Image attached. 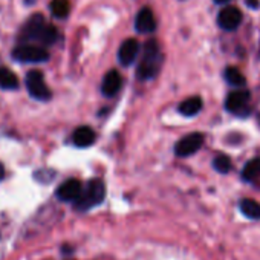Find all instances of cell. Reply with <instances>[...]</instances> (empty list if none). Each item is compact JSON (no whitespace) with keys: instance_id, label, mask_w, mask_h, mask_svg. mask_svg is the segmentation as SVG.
<instances>
[{"instance_id":"30bf717a","label":"cell","mask_w":260,"mask_h":260,"mask_svg":"<svg viewBox=\"0 0 260 260\" xmlns=\"http://www.w3.org/2000/svg\"><path fill=\"white\" fill-rule=\"evenodd\" d=\"M140 52V43L135 39H127L121 43L118 51V58L122 66H130L138 57Z\"/></svg>"},{"instance_id":"ba28073f","label":"cell","mask_w":260,"mask_h":260,"mask_svg":"<svg viewBox=\"0 0 260 260\" xmlns=\"http://www.w3.org/2000/svg\"><path fill=\"white\" fill-rule=\"evenodd\" d=\"M242 11L236 7H226L223 8L217 16V23L225 31H234L242 23Z\"/></svg>"},{"instance_id":"5bb4252c","label":"cell","mask_w":260,"mask_h":260,"mask_svg":"<svg viewBox=\"0 0 260 260\" xmlns=\"http://www.w3.org/2000/svg\"><path fill=\"white\" fill-rule=\"evenodd\" d=\"M201 109H202L201 96H190L179 104V112L184 116H194L201 112Z\"/></svg>"},{"instance_id":"277c9868","label":"cell","mask_w":260,"mask_h":260,"mask_svg":"<svg viewBox=\"0 0 260 260\" xmlns=\"http://www.w3.org/2000/svg\"><path fill=\"white\" fill-rule=\"evenodd\" d=\"M13 58L20 63H43L49 60V52L39 45H17L13 49Z\"/></svg>"},{"instance_id":"52a82bcc","label":"cell","mask_w":260,"mask_h":260,"mask_svg":"<svg viewBox=\"0 0 260 260\" xmlns=\"http://www.w3.org/2000/svg\"><path fill=\"white\" fill-rule=\"evenodd\" d=\"M248 103H249V92L248 90H234L226 96L225 107L228 112L234 115L248 113Z\"/></svg>"},{"instance_id":"9a60e30c","label":"cell","mask_w":260,"mask_h":260,"mask_svg":"<svg viewBox=\"0 0 260 260\" xmlns=\"http://www.w3.org/2000/svg\"><path fill=\"white\" fill-rule=\"evenodd\" d=\"M17 87H19L17 75L11 69H8V68H0V89L14 90Z\"/></svg>"},{"instance_id":"4fadbf2b","label":"cell","mask_w":260,"mask_h":260,"mask_svg":"<svg viewBox=\"0 0 260 260\" xmlns=\"http://www.w3.org/2000/svg\"><path fill=\"white\" fill-rule=\"evenodd\" d=\"M95 138H96V135H95V132L90 128V127H87V125H83V127H78L75 132H74V135H72V141H74V144L77 146V147H89V146H92L93 143H95Z\"/></svg>"},{"instance_id":"5b68a950","label":"cell","mask_w":260,"mask_h":260,"mask_svg":"<svg viewBox=\"0 0 260 260\" xmlns=\"http://www.w3.org/2000/svg\"><path fill=\"white\" fill-rule=\"evenodd\" d=\"M25 84H26V89H28L29 95L32 98H36V100L48 101L52 96V92L48 87V84L45 81V77H43V74L40 71H29L26 74Z\"/></svg>"},{"instance_id":"e0dca14e","label":"cell","mask_w":260,"mask_h":260,"mask_svg":"<svg viewBox=\"0 0 260 260\" xmlns=\"http://www.w3.org/2000/svg\"><path fill=\"white\" fill-rule=\"evenodd\" d=\"M49 10L54 17L66 19L71 11V4H69V0H52L49 4Z\"/></svg>"},{"instance_id":"7c38bea8","label":"cell","mask_w":260,"mask_h":260,"mask_svg":"<svg viewBox=\"0 0 260 260\" xmlns=\"http://www.w3.org/2000/svg\"><path fill=\"white\" fill-rule=\"evenodd\" d=\"M122 86V78L119 75L118 71H109L101 83V92L106 96H113L115 93H118V90Z\"/></svg>"},{"instance_id":"6da1fadb","label":"cell","mask_w":260,"mask_h":260,"mask_svg":"<svg viewBox=\"0 0 260 260\" xmlns=\"http://www.w3.org/2000/svg\"><path fill=\"white\" fill-rule=\"evenodd\" d=\"M19 40L23 43L28 42H36L45 46H51L58 40V29L48 23L46 19L42 14H32L31 17H28V20L23 23V26L19 31Z\"/></svg>"},{"instance_id":"3957f363","label":"cell","mask_w":260,"mask_h":260,"mask_svg":"<svg viewBox=\"0 0 260 260\" xmlns=\"http://www.w3.org/2000/svg\"><path fill=\"white\" fill-rule=\"evenodd\" d=\"M106 196V187L103 184V181L100 179H92L87 182V185L83 188L80 198L74 202V207L78 211H87L92 207L101 204L104 201Z\"/></svg>"},{"instance_id":"d6986e66","label":"cell","mask_w":260,"mask_h":260,"mask_svg":"<svg viewBox=\"0 0 260 260\" xmlns=\"http://www.w3.org/2000/svg\"><path fill=\"white\" fill-rule=\"evenodd\" d=\"M225 78L230 84L233 86H245L246 80L245 77L242 75V72L237 69V68H226L225 71Z\"/></svg>"},{"instance_id":"9c48e42d","label":"cell","mask_w":260,"mask_h":260,"mask_svg":"<svg viewBox=\"0 0 260 260\" xmlns=\"http://www.w3.org/2000/svg\"><path fill=\"white\" fill-rule=\"evenodd\" d=\"M83 191V185L78 179H68L64 181L58 190H57V198L64 202H75Z\"/></svg>"},{"instance_id":"ffe728a7","label":"cell","mask_w":260,"mask_h":260,"mask_svg":"<svg viewBox=\"0 0 260 260\" xmlns=\"http://www.w3.org/2000/svg\"><path fill=\"white\" fill-rule=\"evenodd\" d=\"M213 167L219 172V173H228L231 170V161L228 156L225 155H219L214 158L213 161Z\"/></svg>"},{"instance_id":"8fae6325","label":"cell","mask_w":260,"mask_h":260,"mask_svg":"<svg viewBox=\"0 0 260 260\" xmlns=\"http://www.w3.org/2000/svg\"><path fill=\"white\" fill-rule=\"evenodd\" d=\"M135 28L141 34H147V32H153L155 31L156 20H155V16H153V13H152L150 8H143L138 13L137 22H135Z\"/></svg>"},{"instance_id":"7402d4cb","label":"cell","mask_w":260,"mask_h":260,"mask_svg":"<svg viewBox=\"0 0 260 260\" xmlns=\"http://www.w3.org/2000/svg\"><path fill=\"white\" fill-rule=\"evenodd\" d=\"M214 2H217V4H225V2H228V0H214Z\"/></svg>"},{"instance_id":"44dd1931","label":"cell","mask_w":260,"mask_h":260,"mask_svg":"<svg viewBox=\"0 0 260 260\" xmlns=\"http://www.w3.org/2000/svg\"><path fill=\"white\" fill-rule=\"evenodd\" d=\"M4 178H5V167H4V164H0V181Z\"/></svg>"},{"instance_id":"ac0fdd59","label":"cell","mask_w":260,"mask_h":260,"mask_svg":"<svg viewBox=\"0 0 260 260\" xmlns=\"http://www.w3.org/2000/svg\"><path fill=\"white\" fill-rule=\"evenodd\" d=\"M240 211L249 219H260V204L254 199H243L240 202Z\"/></svg>"},{"instance_id":"8992f818","label":"cell","mask_w":260,"mask_h":260,"mask_svg":"<svg viewBox=\"0 0 260 260\" xmlns=\"http://www.w3.org/2000/svg\"><path fill=\"white\" fill-rule=\"evenodd\" d=\"M204 144V135L202 134H191L188 137H184L179 140L175 146V152L178 156H191L194 155Z\"/></svg>"},{"instance_id":"7a4b0ae2","label":"cell","mask_w":260,"mask_h":260,"mask_svg":"<svg viewBox=\"0 0 260 260\" xmlns=\"http://www.w3.org/2000/svg\"><path fill=\"white\" fill-rule=\"evenodd\" d=\"M161 63H162V54L158 42L149 40L144 46V54L138 64V77L141 80H150L156 77V74L161 69Z\"/></svg>"},{"instance_id":"2e32d148","label":"cell","mask_w":260,"mask_h":260,"mask_svg":"<svg viewBox=\"0 0 260 260\" xmlns=\"http://www.w3.org/2000/svg\"><path fill=\"white\" fill-rule=\"evenodd\" d=\"M242 178L248 182H260V158H255L249 161L243 170H242Z\"/></svg>"}]
</instances>
